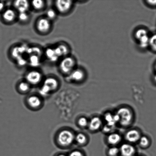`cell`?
I'll use <instances>...</instances> for the list:
<instances>
[{"label":"cell","mask_w":156,"mask_h":156,"mask_svg":"<svg viewBox=\"0 0 156 156\" xmlns=\"http://www.w3.org/2000/svg\"><path fill=\"white\" fill-rule=\"evenodd\" d=\"M76 65L75 59L72 57L68 56L61 61L59 68L62 73L69 75L75 69Z\"/></svg>","instance_id":"1"},{"label":"cell","mask_w":156,"mask_h":156,"mask_svg":"<svg viewBox=\"0 0 156 156\" xmlns=\"http://www.w3.org/2000/svg\"><path fill=\"white\" fill-rule=\"evenodd\" d=\"M135 37L140 48H145L149 46L150 37L146 30L143 28L139 29L136 32Z\"/></svg>","instance_id":"2"},{"label":"cell","mask_w":156,"mask_h":156,"mask_svg":"<svg viewBox=\"0 0 156 156\" xmlns=\"http://www.w3.org/2000/svg\"><path fill=\"white\" fill-rule=\"evenodd\" d=\"M117 114L119 116V122L123 126H128L131 123L132 119V114L129 109L126 108H120Z\"/></svg>","instance_id":"3"},{"label":"cell","mask_w":156,"mask_h":156,"mask_svg":"<svg viewBox=\"0 0 156 156\" xmlns=\"http://www.w3.org/2000/svg\"><path fill=\"white\" fill-rule=\"evenodd\" d=\"M74 136L70 131L65 130L59 133L58 136V141L62 146H69L74 141Z\"/></svg>","instance_id":"4"},{"label":"cell","mask_w":156,"mask_h":156,"mask_svg":"<svg viewBox=\"0 0 156 156\" xmlns=\"http://www.w3.org/2000/svg\"><path fill=\"white\" fill-rule=\"evenodd\" d=\"M50 20L47 18H42L38 20L36 24V27L40 33L45 34L48 33L51 29Z\"/></svg>","instance_id":"5"},{"label":"cell","mask_w":156,"mask_h":156,"mask_svg":"<svg viewBox=\"0 0 156 156\" xmlns=\"http://www.w3.org/2000/svg\"><path fill=\"white\" fill-rule=\"evenodd\" d=\"M56 9L59 13L65 14L68 13L72 7L73 1H62L59 0L55 3Z\"/></svg>","instance_id":"6"},{"label":"cell","mask_w":156,"mask_h":156,"mask_svg":"<svg viewBox=\"0 0 156 156\" xmlns=\"http://www.w3.org/2000/svg\"><path fill=\"white\" fill-rule=\"evenodd\" d=\"M42 77V74L39 72L32 71L27 73L26 78L29 83L36 85L41 82Z\"/></svg>","instance_id":"7"},{"label":"cell","mask_w":156,"mask_h":156,"mask_svg":"<svg viewBox=\"0 0 156 156\" xmlns=\"http://www.w3.org/2000/svg\"><path fill=\"white\" fill-rule=\"evenodd\" d=\"M69 75L70 80L78 82L84 79L85 73L81 69H75Z\"/></svg>","instance_id":"8"},{"label":"cell","mask_w":156,"mask_h":156,"mask_svg":"<svg viewBox=\"0 0 156 156\" xmlns=\"http://www.w3.org/2000/svg\"><path fill=\"white\" fill-rule=\"evenodd\" d=\"M14 5L19 13L27 12L30 8L29 2L25 0H18L15 1Z\"/></svg>","instance_id":"9"},{"label":"cell","mask_w":156,"mask_h":156,"mask_svg":"<svg viewBox=\"0 0 156 156\" xmlns=\"http://www.w3.org/2000/svg\"><path fill=\"white\" fill-rule=\"evenodd\" d=\"M46 86L51 91L56 90L58 86L57 80L53 77H48L44 81V85Z\"/></svg>","instance_id":"10"},{"label":"cell","mask_w":156,"mask_h":156,"mask_svg":"<svg viewBox=\"0 0 156 156\" xmlns=\"http://www.w3.org/2000/svg\"><path fill=\"white\" fill-rule=\"evenodd\" d=\"M120 151L123 156H132L135 152V149L131 145L124 144L121 147Z\"/></svg>","instance_id":"11"},{"label":"cell","mask_w":156,"mask_h":156,"mask_svg":"<svg viewBox=\"0 0 156 156\" xmlns=\"http://www.w3.org/2000/svg\"><path fill=\"white\" fill-rule=\"evenodd\" d=\"M3 18L7 22H13L16 19V14L15 11L11 9H8L3 14Z\"/></svg>","instance_id":"12"},{"label":"cell","mask_w":156,"mask_h":156,"mask_svg":"<svg viewBox=\"0 0 156 156\" xmlns=\"http://www.w3.org/2000/svg\"><path fill=\"white\" fill-rule=\"evenodd\" d=\"M126 138L128 141L131 143H135L140 138V134L135 130H131L127 133Z\"/></svg>","instance_id":"13"},{"label":"cell","mask_w":156,"mask_h":156,"mask_svg":"<svg viewBox=\"0 0 156 156\" xmlns=\"http://www.w3.org/2000/svg\"><path fill=\"white\" fill-rule=\"evenodd\" d=\"M54 49L56 55L58 58L65 56L69 52L68 47L64 44H61Z\"/></svg>","instance_id":"14"},{"label":"cell","mask_w":156,"mask_h":156,"mask_svg":"<svg viewBox=\"0 0 156 156\" xmlns=\"http://www.w3.org/2000/svg\"><path fill=\"white\" fill-rule=\"evenodd\" d=\"M102 122L98 117H95L91 119L89 123V127L92 131H96L99 129L101 125Z\"/></svg>","instance_id":"15"},{"label":"cell","mask_w":156,"mask_h":156,"mask_svg":"<svg viewBox=\"0 0 156 156\" xmlns=\"http://www.w3.org/2000/svg\"><path fill=\"white\" fill-rule=\"evenodd\" d=\"M27 102L29 105L32 108H36L39 107L41 103V100L39 97L36 96H30L28 99Z\"/></svg>","instance_id":"16"},{"label":"cell","mask_w":156,"mask_h":156,"mask_svg":"<svg viewBox=\"0 0 156 156\" xmlns=\"http://www.w3.org/2000/svg\"><path fill=\"white\" fill-rule=\"evenodd\" d=\"M46 55L48 58L52 62H55L58 59V58L55 52L54 49H47L46 52Z\"/></svg>","instance_id":"17"},{"label":"cell","mask_w":156,"mask_h":156,"mask_svg":"<svg viewBox=\"0 0 156 156\" xmlns=\"http://www.w3.org/2000/svg\"><path fill=\"white\" fill-rule=\"evenodd\" d=\"M121 140L120 136L118 134L113 133L110 134L108 137V141L112 144H117Z\"/></svg>","instance_id":"18"},{"label":"cell","mask_w":156,"mask_h":156,"mask_svg":"<svg viewBox=\"0 0 156 156\" xmlns=\"http://www.w3.org/2000/svg\"><path fill=\"white\" fill-rule=\"evenodd\" d=\"M31 4L35 10H40L44 8L45 5L44 1L41 0H35L32 2Z\"/></svg>","instance_id":"19"},{"label":"cell","mask_w":156,"mask_h":156,"mask_svg":"<svg viewBox=\"0 0 156 156\" xmlns=\"http://www.w3.org/2000/svg\"><path fill=\"white\" fill-rule=\"evenodd\" d=\"M149 46L154 51H156V34L150 37Z\"/></svg>","instance_id":"20"},{"label":"cell","mask_w":156,"mask_h":156,"mask_svg":"<svg viewBox=\"0 0 156 156\" xmlns=\"http://www.w3.org/2000/svg\"><path fill=\"white\" fill-rule=\"evenodd\" d=\"M19 88L21 91L27 92L30 89V84L27 82H21L19 85Z\"/></svg>","instance_id":"21"},{"label":"cell","mask_w":156,"mask_h":156,"mask_svg":"<svg viewBox=\"0 0 156 156\" xmlns=\"http://www.w3.org/2000/svg\"><path fill=\"white\" fill-rule=\"evenodd\" d=\"M76 140L79 144H83L86 141V137L82 133L78 134L76 137Z\"/></svg>","instance_id":"22"},{"label":"cell","mask_w":156,"mask_h":156,"mask_svg":"<svg viewBox=\"0 0 156 156\" xmlns=\"http://www.w3.org/2000/svg\"><path fill=\"white\" fill-rule=\"evenodd\" d=\"M18 17L19 20L21 22H25L28 20L30 18V16L27 12H24V13H19Z\"/></svg>","instance_id":"23"},{"label":"cell","mask_w":156,"mask_h":156,"mask_svg":"<svg viewBox=\"0 0 156 156\" xmlns=\"http://www.w3.org/2000/svg\"><path fill=\"white\" fill-rule=\"evenodd\" d=\"M46 15L47 18L50 20H53L56 18V13L55 11L52 9H50L47 11Z\"/></svg>","instance_id":"24"},{"label":"cell","mask_w":156,"mask_h":156,"mask_svg":"<svg viewBox=\"0 0 156 156\" xmlns=\"http://www.w3.org/2000/svg\"><path fill=\"white\" fill-rule=\"evenodd\" d=\"M140 145L143 147L147 146L149 144V140L146 137H142L140 138Z\"/></svg>","instance_id":"25"},{"label":"cell","mask_w":156,"mask_h":156,"mask_svg":"<svg viewBox=\"0 0 156 156\" xmlns=\"http://www.w3.org/2000/svg\"><path fill=\"white\" fill-rule=\"evenodd\" d=\"M119 152V149L117 148L114 147L111 148L108 151V154L111 156L117 155Z\"/></svg>","instance_id":"26"},{"label":"cell","mask_w":156,"mask_h":156,"mask_svg":"<svg viewBox=\"0 0 156 156\" xmlns=\"http://www.w3.org/2000/svg\"><path fill=\"white\" fill-rule=\"evenodd\" d=\"M78 123L80 126L82 127L87 126L88 123L87 119L84 117H82L80 119Z\"/></svg>","instance_id":"27"},{"label":"cell","mask_w":156,"mask_h":156,"mask_svg":"<svg viewBox=\"0 0 156 156\" xmlns=\"http://www.w3.org/2000/svg\"><path fill=\"white\" fill-rule=\"evenodd\" d=\"M115 126H110L108 125H105L103 128V130L105 132H109L114 129Z\"/></svg>","instance_id":"28"},{"label":"cell","mask_w":156,"mask_h":156,"mask_svg":"<svg viewBox=\"0 0 156 156\" xmlns=\"http://www.w3.org/2000/svg\"><path fill=\"white\" fill-rule=\"evenodd\" d=\"M69 156H83L82 153L79 151H75L71 152Z\"/></svg>","instance_id":"29"},{"label":"cell","mask_w":156,"mask_h":156,"mask_svg":"<svg viewBox=\"0 0 156 156\" xmlns=\"http://www.w3.org/2000/svg\"><path fill=\"white\" fill-rule=\"evenodd\" d=\"M146 2L150 5L153 6L156 5V1H147Z\"/></svg>","instance_id":"30"},{"label":"cell","mask_w":156,"mask_h":156,"mask_svg":"<svg viewBox=\"0 0 156 156\" xmlns=\"http://www.w3.org/2000/svg\"><path fill=\"white\" fill-rule=\"evenodd\" d=\"M5 7V4L4 3L0 2V12L2 11L4 9Z\"/></svg>","instance_id":"31"},{"label":"cell","mask_w":156,"mask_h":156,"mask_svg":"<svg viewBox=\"0 0 156 156\" xmlns=\"http://www.w3.org/2000/svg\"><path fill=\"white\" fill-rule=\"evenodd\" d=\"M154 79H155V81H156V75L155 76V77H154Z\"/></svg>","instance_id":"32"},{"label":"cell","mask_w":156,"mask_h":156,"mask_svg":"<svg viewBox=\"0 0 156 156\" xmlns=\"http://www.w3.org/2000/svg\"><path fill=\"white\" fill-rule=\"evenodd\" d=\"M58 156H65V155H59Z\"/></svg>","instance_id":"33"},{"label":"cell","mask_w":156,"mask_h":156,"mask_svg":"<svg viewBox=\"0 0 156 156\" xmlns=\"http://www.w3.org/2000/svg\"><path fill=\"white\" fill-rule=\"evenodd\" d=\"M155 68H156V67H155Z\"/></svg>","instance_id":"34"}]
</instances>
